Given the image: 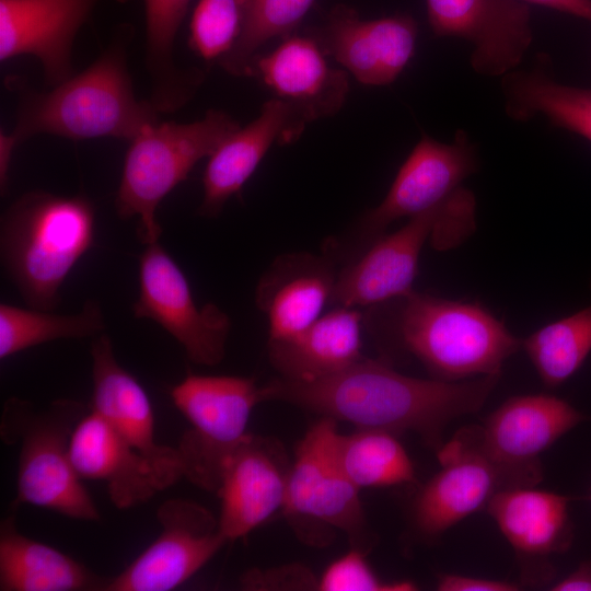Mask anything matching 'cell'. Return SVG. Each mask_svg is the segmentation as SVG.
<instances>
[{"label":"cell","mask_w":591,"mask_h":591,"mask_svg":"<svg viewBox=\"0 0 591 591\" xmlns=\"http://www.w3.org/2000/svg\"><path fill=\"white\" fill-rule=\"evenodd\" d=\"M500 374L460 381L418 379L382 361L362 358L333 375L297 381L277 378L260 386L262 402L291 404L357 429L417 433L438 452L447 426L479 410Z\"/></svg>","instance_id":"1"},{"label":"cell","mask_w":591,"mask_h":591,"mask_svg":"<svg viewBox=\"0 0 591 591\" xmlns=\"http://www.w3.org/2000/svg\"><path fill=\"white\" fill-rule=\"evenodd\" d=\"M135 38L130 23H120L100 56L83 71L49 90H37L10 77L18 95L14 126L0 135V188L7 193L9 170L18 146L37 135L71 140L117 138L131 140L143 127L159 121L149 102L136 96L129 71Z\"/></svg>","instance_id":"2"},{"label":"cell","mask_w":591,"mask_h":591,"mask_svg":"<svg viewBox=\"0 0 591 591\" xmlns=\"http://www.w3.org/2000/svg\"><path fill=\"white\" fill-rule=\"evenodd\" d=\"M94 239L95 209L86 197L27 192L1 216V263L30 308L53 311L63 281Z\"/></svg>","instance_id":"3"},{"label":"cell","mask_w":591,"mask_h":591,"mask_svg":"<svg viewBox=\"0 0 591 591\" xmlns=\"http://www.w3.org/2000/svg\"><path fill=\"white\" fill-rule=\"evenodd\" d=\"M390 302L395 339L433 379L500 374L503 362L522 347V340L478 304L414 290Z\"/></svg>","instance_id":"4"},{"label":"cell","mask_w":591,"mask_h":591,"mask_svg":"<svg viewBox=\"0 0 591 591\" xmlns=\"http://www.w3.org/2000/svg\"><path fill=\"white\" fill-rule=\"evenodd\" d=\"M89 409L82 402L69 398L56 399L44 408L19 397L5 401L0 438L19 451L14 508L27 503L70 519H100L70 459L71 437Z\"/></svg>","instance_id":"5"},{"label":"cell","mask_w":591,"mask_h":591,"mask_svg":"<svg viewBox=\"0 0 591 591\" xmlns=\"http://www.w3.org/2000/svg\"><path fill=\"white\" fill-rule=\"evenodd\" d=\"M239 127L229 114L209 109L192 123L147 125L129 140L115 208L121 219L139 218L137 233L142 244L160 240V202Z\"/></svg>","instance_id":"6"},{"label":"cell","mask_w":591,"mask_h":591,"mask_svg":"<svg viewBox=\"0 0 591 591\" xmlns=\"http://www.w3.org/2000/svg\"><path fill=\"white\" fill-rule=\"evenodd\" d=\"M475 212L474 194L460 187L401 229L383 234L338 271L331 303L373 306L408 293L426 242L439 251L463 243L475 230Z\"/></svg>","instance_id":"7"},{"label":"cell","mask_w":591,"mask_h":591,"mask_svg":"<svg viewBox=\"0 0 591 591\" xmlns=\"http://www.w3.org/2000/svg\"><path fill=\"white\" fill-rule=\"evenodd\" d=\"M170 394L190 425L176 447L184 477L217 493L225 461L247 434L253 408L263 403L260 386L252 378L189 373Z\"/></svg>","instance_id":"8"},{"label":"cell","mask_w":591,"mask_h":591,"mask_svg":"<svg viewBox=\"0 0 591 591\" xmlns=\"http://www.w3.org/2000/svg\"><path fill=\"white\" fill-rule=\"evenodd\" d=\"M336 420L321 417L299 441L282 512L301 524L340 530L352 548L371 547L360 489L345 473L337 452Z\"/></svg>","instance_id":"9"},{"label":"cell","mask_w":591,"mask_h":591,"mask_svg":"<svg viewBox=\"0 0 591 591\" xmlns=\"http://www.w3.org/2000/svg\"><path fill=\"white\" fill-rule=\"evenodd\" d=\"M136 318L159 324L200 366H217L225 355L231 321L218 305L198 306L189 283L166 250L155 242L139 258V294L132 308Z\"/></svg>","instance_id":"10"},{"label":"cell","mask_w":591,"mask_h":591,"mask_svg":"<svg viewBox=\"0 0 591 591\" xmlns=\"http://www.w3.org/2000/svg\"><path fill=\"white\" fill-rule=\"evenodd\" d=\"M583 419L559 397L528 394L508 398L483 425L459 432L520 486H535L543 478L540 455Z\"/></svg>","instance_id":"11"},{"label":"cell","mask_w":591,"mask_h":591,"mask_svg":"<svg viewBox=\"0 0 591 591\" xmlns=\"http://www.w3.org/2000/svg\"><path fill=\"white\" fill-rule=\"evenodd\" d=\"M161 532L132 563L109 578L105 591H170L199 571L229 541L206 507L165 500L157 511Z\"/></svg>","instance_id":"12"},{"label":"cell","mask_w":591,"mask_h":591,"mask_svg":"<svg viewBox=\"0 0 591 591\" xmlns=\"http://www.w3.org/2000/svg\"><path fill=\"white\" fill-rule=\"evenodd\" d=\"M477 166V149L464 130H457L450 143L422 136L384 199L361 218L357 228L360 250L357 256L382 236L391 223L441 204L462 187Z\"/></svg>","instance_id":"13"},{"label":"cell","mask_w":591,"mask_h":591,"mask_svg":"<svg viewBox=\"0 0 591 591\" xmlns=\"http://www.w3.org/2000/svg\"><path fill=\"white\" fill-rule=\"evenodd\" d=\"M441 470L417 493L410 509L415 534L434 542L449 529L487 508L501 490L523 487L459 431L437 452Z\"/></svg>","instance_id":"14"},{"label":"cell","mask_w":591,"mask_h":591,"mask_svg":"<svg viewBox=\"0 0 591 591\" xmlns=\"http://www.w3.org/2000/svg\"><path fill=\"white\" fill-rule=\"evenodd\" d=\"M437 36H454L473 45L472 69L485 77H503L518 69L533 32L528 3L520 0H426Z\"/></svg>","instance_id":"15"},{"label":"cell","mask_w":591,"mask_h":591,"mask_svg":"<svg viewBox=\"0 0 591 591\" xmlns=\"http://www.w3.org/2000/svg\"><path fill=\"white\" fill-rule=\"evenodd\" d=\"M306 33L361 84L379 86L395 81L410 61L418 28L409 14L362 20L355 9L337 4Z\"/></svg>","instance_id":"16"},{"label":"cell","mask_w":591,"mask_h":591,"mask_svg":"<svg viewBox=\"0 0 591 591\" xmlns=\"http://www.w3.org/2000/svg\"><path fill=\"white\" fill-rule=\"evenodd\" d=\"M291 462L276 438L248 433L225 461L217 495L227 540L247 535L282 510Z\"/></svg>","instance_id":"17"},{"label":"cell","mask_w":591,"mask_h":591,"mask_svg":"<svg viewBox=\"0 0 591 591\" xmlns=\"http://www.w3.org/2000/svg\"><path fill=\"white\" fill-rule=\"evenodd\" d=\"M92 396L90 408L99 414L130 447L149 461L162 490L184 477L176 447L155 440L151 402L141 384L117 361L105 334L93 337Z\"/></svg>","instance_id":"18"},{"label":"cell","mask_w":591,"mask_h":591,"mask_svg":"<svg viewBox=\"0 0 591 591\" xmlns=\"http://www.w3.org/2000/svg\"><path fill=\"white\" fill-rule=\"evenodd\" d=\"M100 1L0 0V60L35 57L43 68L45 83H61L74 73L76 36Z\"/></svg>","instance_id":"19"},{"label":"cell","mask_w":591,"mask_h":591,"mask_svg":"<svg viewBox=\"0 0 591 591\" xmlns=\"http://www.w3.org/2000/svg\"><path fill=\"white\" fill-rule=\"evenodd\" d=\"M570 498L534 486L501 490L487 511L512 546L526 583H546L555 569L549 561L565 553L573 538Z\"/></svg>","instance_id":"20"},{"label":"cell","mask_w":591,"mask_h":591,"mask_svg":"<svg viewBox=\"0 0 591 591\" xmlns=\"http://www.w3.org/2000/svg\"><path fill=\"white\" fill-rule=\"evenodd\" d=\"M312 119L299 105L273 99L259 115L239 127L209 157L202 176L204 195L197 209L202 218H217L239 194L274 143L296 141Z\"/></svg>","instance_id":"21"},{"label":"cell","mask_w":591,"mask_h":591,"mask_svg":"<svg viewBox=\"0 0 591 591\" xmlns=\"http://www.w3.org/2000/svg\"><path fill=\"white\" fill-rule=\"evenodd\" d=\"M314 37L287 36L274 50L257 56L251 74L278 99L303 108L312 121L335 115L349 92L347 73L332 67Z\"/></svg>","instance_id":"22"},{"label":"cell","mask_w":591,"mask_h":591,"mask_svg":"<svg viewBox=\"0 0 591 591\" xmlns=\"http://www.w3.org/2000/svg\"><path fill=\"white\" fill-rule=\"evenodd\" d=\"M338 271L328 255L290 253L277 257L256 287L257 308L267 316L269 339L296 335L331 303Z\"/></svg>","instance_id":"23"},{"label":"cell","mask_w":591,"mask_h":591,"mask_svg":"<svg viewBox=\"0 0 591 591\" xmlns=\"http://www.w3.org/2000/svg\"><path fill=\"white\" fill-rule=\"evenodd\" d=\"M70 459L81 479L106 485L109 499L118 509L139 506L162 491L149 461L91 408L73 431Z\"/></svg>","instance_id":"24"},{"label":"cell","mask_w":591,"mask_h":591,"mask_svg":"<svg viewBox=\"0 0 591 591\" xmlns=\"http://www.w3.org/2000/svg\"><path fill=\"white\" fill-rule=\"evenodd\" d=\"M362 315L354 308L318 317L290 337L268 339V358L281 378L314 381L352 366L361 355Z\"/></svg>","instance_id":"25"},{"label":"cell","mask_w":591,"mask_h":591,"mask_svg":"<svg viewBox=\"0 0 591 591\" xmlns=\"http://www.w3.org/2000/svg\"><path fill=\"white\" fill-rule=\"evenodd\" d=\"M109 578L22 534L14 515L0 524L1 591H105Z\"/></svg>","instance_id":"26"},{"label":"cell","mask_w":591,"mask_h":591,"mask_svg":"<svg viewBox=\"0 0 591 591\" xmlns=\"http://www.w3.org/2000/svg\"><path fill=\"white\" fill-rule=\"evenodd\" d=\"M146 19L144 69L149 102L158 113L170 114L184 107L205 81L196 67L181 68L174 60V43L190 0H143Z\"/></svg>","instance_id":"27"},{"label":"cell","mask_w":591,"mask_h":591,"mask_svg":"<svg viewBox=\"0 0 591 591\" xmlns=\"http://www.w3.org/2000/svg\"><path fill=\"white\" fill-rule=\"evenodd\" d=\"M545 58L529 69H515L502 77L505 112L515 121L538 115L554 126L591 142V89L557 82L547 71Z\"/></svg>","instance_id":"28"},{"label":"cell","mask_w":591,"mask_h":591,"mask_svg":"<svg viewBox=\"0 0 591 591\" xmlns=\"http://www.w3.org/2000/svg\"><path fill=\"white\" fill-rule=\"evenodd\" d=\"M104 329L102 306L93 299L86 300L81 311L74 314H56L1 303L0 359L54 340L95 337Z\"/></svg>","instance_id":"29"},{"label":"cell","mask_w":591,"mask_h":591,"mask_svg":"<svg viewBox=\"0 0 591 591\" xmlns=\"http://www.w3.org/2000/svg\"><path fill=\"white\" fill-rule=\"evenodd\" d=\"M337 452L345 473L359 489L415 482L414 464L392 432L357 429L338 433Z\"/></svg>","instance_id":"30"},{"label":"cell","mask_w":591,"mask_h":591,"mask_svg":"<svg viewBox=\"0 0 591 591\" xmlns=\"http://www.w3.org/2000/svg\"><path fill=\"white\" fill-rule=\"evenodd\" d=\"M522 348L545 386H559L591 351V305L537 329Z\"/></svg>","instance_id":"31"},{"label":"cell","mask_w":591,"mask_h":591,"mask_svg":"<svg viewBox=\"0 0 591 591\" xmlns=\"http://www.w3.org/2000/svg\"><path fill=\"white\" fill-rule=\"evenodd\" d=\"M315 0H246L242 30L233 47L219 59L232 76H251L259 48L274 37H287Z\"/></svg>","instance_id":"32"},{"label":"cell","mask_w":591,"mask_h":591,"mask_svg":"<svg viewBox=\"0 0 591 591\" xmlns=\"http://www.w3.org/2000/svg\"><path fill=\"white\" fill-rule=\"evenodd\" d=\"M246 0H199L190 21L189 45L206 60L220 59L240 36Z\"/></svg>","instance_id":"33"},{"label":"cell","mask_w":591,"mask_h":591,"mask_svg":"<svg viewBox=\"0 0 591 591\" xmlns=\"http://www.w3.org/2000/svg\"><path fill=\"white\" fill-rule=\"evenodd\" d=\"M410 581L381 580L366 558V552L352 548L331 563L317 581L320 591H410Z\"/></svg>","instance_id":"34"},{"label":"cell","mask_w":591,"mask_h":591,"mask_svg":"<svg viewBox=\"0 0 591 591\" xmlns=\"http://www.w3.org/2000/svg\"><path fill=\"white\" fill-rule=\"evenodd\" d=\"M439 591H514L519 586L513 582L480 578L457 573H443L438 577Z\"/></svg>","instance_id":"35"},{"label":"cell","mask_w":591,"mask_h":591,"mask_svg":"<svg viewBox=\"0 0 591 591\" xmlns=\"http://www.w3.org/2000/svg\"><path fill=\"white\" fill-rule=\"evenodd\" d=\"M553 591H591V560L582 561L577 569L555 583Z\"/></svg>","instance_id":"36"},{"label":"cell","mask_w":591,"mask_h":591,"mask_svg":"<svg viewBox=\"0 0 591 591\" xmlns=\"http://www.w3.org/2000/svg\"><path fill=\"white\" fill-rule=\"evenodd\" d=\"M573 14L591 22V0H520Z\"/></svg>","instance_id":"37"},{"label":"cell","mask_w":591,"mask_h":591,"mask_svg":"<svg viewBox=\"0 0 591 591\" xmlns=\"http://www.w3.org/2000/svg\"><path fill=\"white\" fill-rule=\"evenodd\" d=\"M590 499H591V490H590Z\"/></svg>","instance_id":"38"}]
</instances>
